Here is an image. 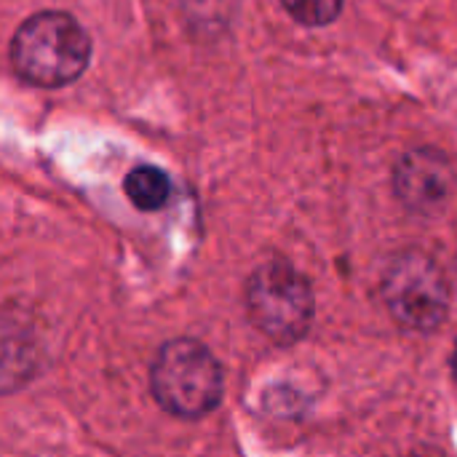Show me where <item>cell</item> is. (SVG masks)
<instances>
[{"instance_id":"1","label":"cell","mask_w":457,"mask_h":457,"mask_svg":"<svg viewBox=\"0 0 457 457\" xmlns=\"http://www.w3.org/2000/svg\"><path fill=\"white\" fill-rule=\"evenodd\" d=\"M91 40L86 29L62 11L29 16L13 35V70L35 86L56 88L72 83L88 64Z\"/></svg>"},{"instance_id":"2","label":"cell","mask_w":457,"mask_h":457,"mask_svg":"<svg viewBox=\"0 0 457 457\" xmlns=\"http://www.w3.org/2000/svg\"><path fill=\"white\" fill-rule=\"evenodd\" d=\"M222 388V367L204 343L179 337L155 353L150 391L169 415L185 420L206 418L220 407Z\"/></svg>"},{"instance_id":"3","label":"cell","mask_w":457,"mask_h":457,"mask_svg":"<svg viewBox=\"0 0 457 457\" xmlns=\"http://www.w3.org/2000/svg\"><path fill=\"white\" fill-rule=\"evenodd\" d=\"M313 311L308 278L287 260H270L249 276L246 313L268 340L278 345L303 340L313 324Z\"/></svg>"},{"instance_id":"4","label":"cell","mask_w":457,"mask_h":457,"mask_svg":"<svg viewBox=\"0 0 457 457\" xmlns=\"http://www.w3.org/2000/svg\"><path fill=\"white\" fill-rule=\"evenodd\" d=\"M383 300L391 316L412 332H434L450 313V284L442 268L420 254H399L383 276Z\"/></svg>"},{"instance_id":"5","label":"cell","mask_w":457,"mask_h":457,"mask_svg":"<svg viewBox=\"0 0 457 457\" xmlns=\"http://www.w3.org/2000/svg\"><path fill=\"white\" fill-rule=\"evenodd\" d=\"M399 198L415 212L439 209L453 190V171L447 161L436 153H410L402 158L394 174Z\"/></svg>"},{"instance_id":"6","label":"cell","mask_w":457,"mask_h":457,"mask_svg":"<svg viewBox=\"0 0 457 457\" xmlns=\"http://www.w3.org/2000/svg\"><path fill=\"white\" fill-rule=\"evenodd\" d=\"M123 190L129 201L142 212L163 209L171 198V182L155 166H137L134 171H129L123 179Z\"/></svg>"},{"instance_id":"7","label":"cell","mask_w":457,"mask_h":457,"mask_svg":"<svg viewBox=\"0 0 457 457\" xmlns=\"http://www.w3.org/2000/svg\"><path fill=\"white\" fill-rule=\"evenodd\" d=\"M284 8L308 27H324L335 21L343 11V0H281Z\"/></svg>"},{"instance_id":"8","label":"cell","mask_w":457,"mask_h":457,"mask_svg":"<svg viewBox=\"0 0 457 457\" xmlns=\"http://www.w3.org/2000/svg\"><path fill=\"white\" fill-rule=\"evenodd\" d=\"M453 370H455V375H457V343H455V353H453Z\"/></svg>"}]
</instances>
